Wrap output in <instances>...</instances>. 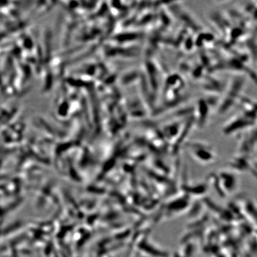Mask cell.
<instances>
[{
    "instance_id": "1",
    "label": "cell",
    "mask_w": 257,
    "mask_h": 257,
    "mask_svg": "<svg viewBox=\"0 0 257 257\" xmlns=\"http://www.w3.org/2000/svg\"><path fill=\"white\" fill-rule=\"evenodd\" d=\"M190 154L200 162L210 163L215 158V154L214 150L210 146L204 144H191L189 145Z\"/></svg>"
}]
</instances>
